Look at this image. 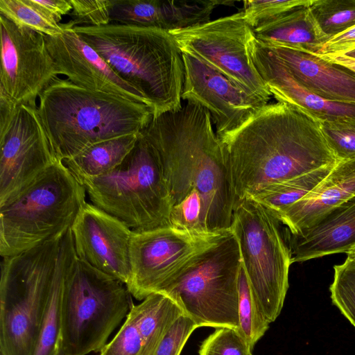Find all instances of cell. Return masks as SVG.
<instances>
[{"label": "cell", "instance_id": "cell-18", "mask_svg": "<svg viewBox=\"0 0 355 355\" xmlns=\"http://www.w3.org/2000/svg\"><path fill=\"white\" fill-rule=\"evenodd\" d=\"M250 54L258 72L277 102L293 105L319 122L355 121V103L327 101L309 92L256 38L251 43Z\"/></svg>", "mask_w": 355, "mask_h": 355}, {"label": "cell", "instance_id": "cell-41", "mask_svg": "<svg viewBox=\"0 0 355 355\" xmlns=\"http://www.w3.org/2000/svg\"><path fill=\"white\" fill-rule=\"evenodd\" d=\"M53 355H67L62 347L60 338H59V340L57 343V346Z\"/></svg>", "mask_w": 355, "mask_h": 355}, {"label": "cell", "instance_id": "cell-28", "mask_svg": "<svg viewBox=\"0 0 355 355\" xmlns=\"http://www.w3.org/2000/svg\"><path fill=\"white\" fill-rule=\"evenodd\" d=\"M309 9L327 42L355 26V0H313Z\"/></svg>", "mask_w": 355, "mask_h": 355}, {"label": "cell", "instance_id": "cell-12", "mask_svg": "<svg viewBox=\"0 0 355 355\" xmlns=\"http://www.w3.org/2000/svg\"><path fill=\"white\" fill-rule=\"evenodd\" d=\"M225 232L201 234L172 225L132 231L130 277L126 285L129 292L139 300L159 293L190 261L216 243Z\"/></svg>", "mask_w": 355, "mask_h": 355}, {"label": "cell", "instance_id": "cell-4", "mask_svg": "<svg viewBox=\"0 0 355 355\" xmlns=\"http://www.w3.org/2000/svg\"><path fill=\"white\" fill-rule=\"evenodd\" d=\"M73 29L119 76L145 96L153 116L182 107L184 63L168 31L117 24Z\"/></svg>", "mask_w": 355, "mask_h": 355}, {"label": "cell", "instance_id": "cell-14", "mask_svg": "<svg viewBox=\"0 0 355 355\" xmlns=\"http://www.w3.org/2000/svg\"><path fill=\"white\" fill-rule=\"evenodd\" d=\"M0 88L18 104H36L41 92L58 74L44 35L19 27L0 15Z\"/></svg>", "mask_w": 355, "mask_h": 355}, {"label": "cell", "instance_id": "cell-8", "mask_svg": "<svg viewBox=\"0 0 355 355\" xmlns=\"http://www.w3.org/2000/svg\"><path fill=\"white\" fill-rule=\"evenodd\" d=\"M242 261L236 236L227 231L161 289L198 327L239 331V277Z\"/></svg>", "mask_w": 355, "mask_h": 355}, {"label": "cell", "instance_id": "cell-33", "mask_svg": "<svg viewBox=\"0 0 355 355\" xmlns=\"http://www.w3.org/2000/svg\"><path fill=\"white\" fill-rule=\"evenodd\" d=\"M244 338L233 328H218L202 343L199 355H252Z\"/></svg>", "mask_w": 355, "mask_h": 355}, {"label": "cell", "instance_id": "cell-11", "mask_svg": "<svg viewBox=\"0 0 355 355\" xmlns=\"http://www.w3.org/2000/svg\"><path fill=\"white\" fill-rule=\"evenodd\" d=\"M168 32L181 52L189 53L252 98L268 104L272 94L252 61L250 45L256 37L243 11Z\"/></svg>", "mask_w": 355, "mask_h": 355}, {"label": "cell", "instance_id": "cell-35", "mask_svg": "<svg viewBox=\"0 0 355 355\" xmlns=\"http://www.w3.org/2000/svg\"><path fill=\"white\" fill-rule=\"evenodd\" d=\"M69 15L73 26H98L110 24L111 0H70Z\"/></svg>", "mask_w": 355, "mask_h": 355}, {"label": "cell", "instance_id": "cell-29", "mask_svg": "<svg viewBox=\"0 0 355 355\" xmlns=\"http://www.w3.org/2000/svg\"><path fill=\"white\" fill-rule=\"evenodd\" d=\"M0 15L19 27L44 35L55 37L64 31L61 24L51 19L31 0H0Z\"/></svg>", "mask_w": 355, "mask_h": 355}, {"label": "cell", "instance_id": "cell-17", "mask_svg": "<svg viewBox=\"0 0 355 355\" xmlns=\"http://www.w3.org/2000/svg\"><path fill=\"white\" fill-rule=\"evenodd\" d=\"M61 24L64 30L62 34L55 37L44 35L47 51L58 75L67 76L69 81L81 87L143 103L152 110L145 96L119 76L105 60L75 33L70 21Z\"/></svg>", "mask_w": 355, "mask_h": 355}, {"label": "cell", "instance_id": "cell-38", "mask_svg": "<svg viewBox=\"0 0 355 355\" xmlns=\"http://www.w3.org/2000/svg\"><path fill=\"white\" fill-rule=\"evenodd\" d=\"M31 1L58 24L62 16L69 15L72 10L70 0H31Z\"/></svg>", "mask_w": 355, "mask_h": 355}, {"label": "cell", "instance_id": "cell-3", "mask_svg": "<svg viewBox=\"0 0 355 355\" xmlns=\"http://www.w3.org/2000/svg\"><path fill=\"white\" fill-rule=\"evenodd\" d=\"M40 117L55 157L62 162L105 140L138 134L152 110L127 98L54 78L39 94Z\"/></svg>", "mask_w": 355, "mask_h": 355}, {"label": "cell", "instance_id": "cell-22", "mask_svg": "<svg viewBox=\"0 0 355 355\" xmlns=\"http://www.w3.org/2000/svg\"><path fill=\"white\" fill-rule=\"evenodd\" d=\"M309 5L295 8L254 28L256 39L266 46H282L317 54L327 40L311 17Z\"/></svg>", "mask_w": 355, "mask_h": 355}, {"label": "cell", "instance_id": "cell-37", "mask_svg": "<svg viewBox=\"0 0 355 355\" xmlns=\"http://www.w3.org/2000/svg\"><path fill=\"white\" fill-rule=\"evenodd\" d=\"M355 49V26L325 43L318 50V55H337Z\"/></svg>", "mask_w": 355, "mask_h": 355}, {"label": "cell", "instance_id": "cell-19", "mask_svg": "<svg viewBox=\"0 0 355 355\" xmlns=\"http://www.w3.org/2000/svg\"><path fill=\"white\" fill-rule=\"evenodd\" d=\"M264 46L309 92L327 101L355 103V73L352 71L318 54L282 46Z\"/></svg>", "mask_w": 355, "mask_h": 355}, {"label": "cell", "instance_id": "cell-40", "mask_svg": "<svg viewBox=\"0 0 355 355\" xmlns=\"http://www.w3.org/2000/svg\"><path fill=\"white\" fill-rule=\"evenodd\" d=\"M322 58L333 63L339 64L355 73V60L336 55H320Z\"/></svg>", "mask_w": 355, "mask_h": 355}, {"label": "cell", "instance_id": "cell-20", "mask_svg": "<svg viewBox=\"0 0 355 355\" xmlns=\"http://www.w3.org/2000/svg\"><path fill=\"white\" fill-rule=\"evenodd\" d=\"M355 196V158L338 161L309 194L287 208L277 219L288 234L296 235Z\"/></svg>", "mask_w": 355, "mask_h": 355}, {"label": "cell", "instance_id": "cell-26", "mask_svg": "<svg viewBox=\"0 0 355 355\" xmlns=\"http://www.w3.org/2000/svg\"><path fill=\"white\" fill-rule=\"evenodd\" d=\"M142 340L140 355H153L160 341L182 310L169 297L153 293L137 305Z\"/></svg>", "mask_w": 355, "mask_h": 355}, {"label": "cell", "instance_id": "cell-13", "mask_svg": "<svg viewBox=\"0 0 355 355\" xmlns=\"http://www.w3.org/2000/svg\"><path fill=\"white\" fill-rule=\"evenodd\" d=\"M0 206L58 160L36 104H19L8 129L0 135Z\"/></svg>", "mask_w": 355, "mask_h": 355}, {"label": "cell", "instance_id": "cell-10", "mask_svg": "<svg viewBox=\"0 0 355 355\" xmlns=\"http://www.w3.org/2000/svg\"><path fill=\"white\" fill-rule=\"evenodd\" d=\"M231 230L250 288L271 323L283 308L292 264L280 222L257 202L244 197L236 200Z\"/></svg>", "mask_w": 355, "mask_h": 355}, {"label": "cell", "instance_id": "cell-34", "mask_svg": "<svg viewBox=\"0 0 355 355\" xmlns=\"http://www.w3.org/2000/svg\"><path fill=\"white\" fill-rule=\"evenodd\" d=\"M313 0H252L244 1L243 10L247 23L254 29L301 6L309 5Z\"/></svg>", "mask_w": 355, "mask_h": 355}, {"label": "cell", "instance_id": "cell-27", "mask_svg": "<svg viewBox=\"0 0 355 355\" xmlns=\"http://www.w3.org/2000/svg\"><path fill=\"white\" fill-rule=\"evenodd\" d=\"M239 331L252 350L270 322L250 288L242 264L239 277Z\"/></svg>", "mask_w": 355, "mask_h": 355}, {"label": "cell", "instance_id": "cell-24", "mask_svg": "<svg viewBox=\"0 0 355 355\" xmlns=\"http://www.w3.org/2000/svg\"><path fill=\"white\" fill-rule=\"evenodd\" d=\"M138 134L120 136L95 144L62 162L80 183L84 180L107 174L120 165L130 153L137 141Z\"/></svg>", "mask_w": 355, "mask_h": 355}, {"label": "cell", "instance_id": "cell-1", "mask_svg": "<svg viewBox=\"0 0 355 355\" xmlns=\"http://www.w3.org/2000/svg\"><path fill=\"white\" fill-rule=\"evenodd\" d=\"M209 112L187 102L153 116L141 133L156 151L168 188L171 225L201 234L231 229L236 196Z\"/></svg>", "mask_w": 355, "mask_h": 355}, {"label": "cell", "instance_id": "cell-21", "mask_svg": "<svg viewBox=\"0 0 355 355\" xmlns=\"http://www.w3.org/2000/svg\"><path fill=\"white\" fill-rule=\"evenodd\" d=\"M292 263L335 254H347L355 245V196L334 209L301 234L286 233Z\"/></svg>", "mask_w": 355, "mask_h": 355}, {"label": "cell", "instance_id": "cell-7", "mask_svg": "<svg viewBox=\"0 0 355 355\" xmlns=\"http://www.w3.org/2000/svg\"><path fill=\"white\" fill-rule=\"evenodd\" d=\"M63 235L21 253L3 257L0 355L33 354Z\"/></svg>", "mask_w": 355, "mask_h": 355}, {"label": "cell", "instance_id": "cell-9", "mask_svg": "<svg viewBox=\"0 0 355 355\" xmlns=\"http://www.w3.org/2000/svg\"><path fill=\"white\" fill-rule=\"evenodd\" d=\"M126 285L76 258L64 281L60 340L67 355L98 352L133 306Z\"/></svg>", "mask_w": 355, "mask_h": 355}, {"label": "cell", "instance_id": "cell-42", "mask_svg": "<svg viewBox=\"0 0 355 355\" xmlns=\"http://www.w3.org/2000/svg\"><path fill=\"white\" fill-rule=\"evenodd\" d=\"M336 55H341L345 58L355 60V49H351L349 51H345L340 54H337Z\"/></svg>", "mask_w": 355, "mask_h": 355}, {"label": "cell", "instance_id": "cell-32", "mask_svg": "<svg viewBox=\"0 0 355 355\" xmlns=\"http://www.w3.org/2000/svg\"><path fill=\"white\" fill-rule=\"evenodd\" d=\"M319 123L322 133L338 161L355 158V121Z\"/></svg>", "mask_w": 355, "mask_h": 355}, {"label": "cell", "instance_id": "cell-43", "mask_svg": "<svg viewBox=\"0 0 355 355\" xmlns=\"http://www.w3.org/2000/svg\"><path fill=\"white\" fill-rule=\"evenodd\" d=\"M346 254L347 259L355 260V245Z\"/></svg>", "mask_w": 355, "mask_h": 355}, {"label": "cell", "instance_id": "cell-36", "mask_svg": "<svg viewBox=\"0 0 355 355\" xmlns=\"http://www.w3.org/2000/svg\"><path fill=\"white\" fill-rule=\"evenodd\" d=\"M197 328L193 320L182 314L168 329L153 355H180L188 338Z\"/></svg>", "mask_w": 355, "mask_h": 355}, {"label": "cell", "instance_id": "cell-31", "mask_svg": "<svg viewBox=\"0 0 355 355\" xmlns=\"http://www.w3.org/2000/svg\"><path fill=\"white\" fill-rule=\"evenodd\" d=\"M141 347L139 313L137 305H133L121 329L100 355H140Z\"/></svg>", "mask_w": 355, "mask_h": 355}, {"label": "cell", "instance_id": "cell-23", "mask_svg": "<svg viewBox=\"0 0 355 355\" xmlns=\"http://www.w3.org/2000/svg\"><path fill=\"white\" fill-rule=\"evenodd\" d=\"M77 258L71 229L62 236L50 293L33 355H53L60 336L62 295L67 274Z\"/></svg>", "mask_w": 355, "mask_h": 355}, {"label": "cell", "instance_id": "cell-2", "mask_svg": "<svg viewBox=\"0 0 355 355\" xmlns=\"http://www.w3.org/2000/svg\"><path fill=\"white\" fill-rule=\"evenodd\" d=\"M220 140L236 200L271 184L338 162L319 121L283 102L268 103Z\"/></svg>", "mask_w": 355, "mask_h": 355}, {"label": "cell", "instance_id": "cell-16", "mask_svg": "<svg viewBox=\"0 0 355 355\" xmlns=\"http://www.w3.org/2000/svg\"><path fill=\"white\" fill-rule=\"evenodd\" d=\"M71 229L77 257L127 285L132 230L119 218L87 202Z\"/></svg>", "mask_w": 355, "mask_h": 355}, {"label": "cell", "instance_id": "cell-39", "mask_svg": "<svg viewBox=\"0 0 355 355\" xmlns=\"http://www.w3.org/2000/svg\"><path fill=\"white\" fill-rule=\"evenodd\" d=\"M19 104L0 88V135L9 128L18 110Z\"/></svg>", "mask_w": 355, "mask_h": 355}, {"label": "cell", "instance_id": "cell-30", "mask_svg": "<svg viewBox=\"0 0 355 355\" xmlns=\"http://www.w3.org/2000/svg\"><path fill=\"white\" fill-rule=\"evenodd\" d=\"M334 270L329 286L331 302L355 327V260L346 258Z\"/></svg>", "mask_w": 355, "mask_h": 355}, {"label": "cell", "instance_id": "cell-15", "mask_svg": "<svg viewBox=\"0 0 355 355\" xmlns=\"http://www.w3.org/2000/svg\"><path fill=\"white\" fill-rule=\"evenodd\" d=\"M182 58L184 74L181 98L209 112L220 139L239 129L266 105L189 53L182 52Z\"/></svg>", "mask_w": 355, "mask_h": 355}, {"label": "cell", "instance_id": "cell-6", "mask_svg": "<svg viewBox=\"0 0 355 355\" xmlns=\"http://www.w3.org/2000/svg\"><path fill=\"white\" fill-rule=\"evenodd\" d=\"M80 184L94 205L119 218L132 231L171 225V198L162 166L141 132L120 165Z\"/></svg>", "mask_w": 355, "mask_h": 355}, {"label": "cell", "instance_id": "cell-25", "mask_svg": "<svg viewBox=\"0 0 355 355\" xmlns=\"http://www.w3.org/2000/svg\"><path fill=\"white\" fill-rule=\"evenodd\" d=\"M336 164L271 184L245 197L257 202L277 218L287 208L311 192Z\"/></svg>", "mask_w": 355, "mask_h": 355}, {"label": "cell", "instance_id": "cell-5", "mask_svg": "<svg viewBox=\"0 0 355 355\" xmlns=\"http://www.w3.org/2000/svg\"><path fill=\"white\" fill-rule=\"evenodd\" d=\"M86 191L57 160L0 206V254L10 257L65 234L87 203Z\"/></svg>", "mask_w": 355, "mask_h": 355}]
</instances>
